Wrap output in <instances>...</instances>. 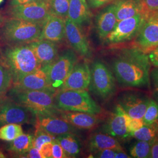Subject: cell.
Listing matches in <instances>:
<instances>
[{
  "label": "cell",
  "instance_id": "26",
  "mask_svg": "<svg viewBox=\"0 0 158 158\" xmlns=\"http://www.w3.org/2000/svg\"><path fill=\"white\" fill-rule=\"evenodd\" d=\"M56 140L62 147L68 157H76L80 152V143L74 134L69 133L56 136Z\"/></svg>",
  "mask_w": 158,
  "mask_h": 158
},
{
  "label": "cell",
  "instance_id": "37",
  "mask_svg": "<svg viewBox=\"0 0 158 158\" xmlns=\"http://www.w3.org/2000/svg\"><path fill=\"white\" fill-rule=\"evenodd\" d=\"M115 0H87V2L92 9H97L111 3Z\"/></svg>",
  "mask_w": 158,
  "mask_h": 158
},
{
  "label": "cell",
  "instance_id": "22",
  "mask_svg": "<svg viewBox=\"0 0 158 158\" xmlns=\"http://www.w3.org/2000/svg\"><path fill=\"white\" fill-rule=\"evenodd\" d=\"M90 8L87 0H69L68 18L80 27L90 23Z\"/></svg>",
  "mask_w": 158,
  "mask_h": 158
},
{
  "label": "cell",
  "instance_id": "4",
  "mask_svg": "<svg viewBox=\"0 0 158 158\" xmlns=\"http://www.w3.org/2000/svg\"><path fill=\"white\" fill-rule=\"evenodd\" d=\"M42 28L40 23L11 18L4 23L0 35L10 45L29 44L40 39Z\"/></svg>",
  "mask_w": 158,
  "mask_h": 158
},
{
  "label": "cell",
  "instance_id": "25",
  "mask_svg": "<svg viewBox=\"0 0 158 158\" xmlns=\"http://www.w3.org/2000/svg\"><path fill=\"white\" fill-rule=\"evenodd\" d=\"M34 136L23 134L18 136L15 139L6 145V150L17 156H23L33 147Z\"/></svg>",
  "mask_w": 158,
  "mask_h": 158
},
{
  "label": "cell",
  "instance_id": "20",
  "mask_svg": "<svg viewBox=\"0 0 158 158\" xmlns=\"http://www.w3.org/2000/svg\"><path fill=\"white\" fill-rule=\"evenodd\" d=\"M117 22L114 3L100 11L96 18V31L99 39L105 40Z\"/></svg>",
  "mask_w": 158,
  "mask_h": 158
},
{
  "label": "cell",
  "instance_id": "5",
  "mask_svg": "<svg viewBox=\"0 0 158 158\" xmlns=\"http://www.w3.org/2000/svg\"><path fill=\"white\" fill-rule=\"evenodd\" d=\"M55 103L60 110L99 114L102 109L86 90H61L55 94Z\"/></svg>",
  "mask_w": 158,
  "mask_h": 158
},
{
  "label": "cell",
  "instance_id": "3",
  "mask_svg": "<svg viewBox=\"0 0 158 158\" xmlns=\"http://www.w3.org/2000/svg\"><path fill=\"white\" fill-rule=\"evenodd\" d=\"M55 93L51 91L23 90L11 87L8 97L27 108L35 115H59L60 110L55 103Z\"/></svg>",
  "mask_w": 158,
  "mask_h": 158
},
{
  "label": "cell",
  "instance_id": "32",
  "mask_svg": "<svg viewBox=\"0 0 158 158\" xmlns=\"http://www.w3.org/2000/svg\"><path fill=\"white\" fill-rule=\"evenodd\" d=\"M142 120L144 125L152 124L158 121V104L155 100L149 98Z\"/></svg>",
  "mask_w": 158,
  "mask_h": 158
},
{
  "label": "cell",
  "instance_id": "39",
  "mask_svg": "<svg viewBox=\"0 0 158 158\" xmlns=\"http://www.w3.org/2000/svg\"><path fill=\"white\" fill-rule=\"evenodd\" d=\"M142 2L147 11H158V0H142Z\"/></svg>",
  "mask_w": 158,
  "mask_h": 158
},
{
  "label": "cell",
  "instance_id": "27",
  "mask_svg": "<svg viewBox=\"0 0 158 158\" xmlns=\"http://www.w3.org/2000/svg\"><path fill=\"white\" fill-rule=\"evenodd\" d=\"M158 134V120L151 125H144L132 134L138 141H152Z\"/></svg>",
  "mask_w": 158,
  "mask_h": 158
},
{
  "label": "cell",
  "instance_id": "31",
  "mask_svg": "<svg viewBox=\"0 0 158 158\" xmlns=\"http://www.w3.org/2000/svg\"><path fill=\"white\" fill-rule=\"evenodd\" d=\"M69 0H50L49 10L51 14L63 19L68 18Z\"/></svg>",
  "mask_w": 158,
  "mask_h": 158
},
{
  "label": "cell",
  "instance_id": "41",
  "mask_svg": "<svg viewBox=\"0 0 158 158\" xmlns=\"http://www.w3.org/2000/svg\"><path fill=\"white\" fill-rule=\"evenodd\" d=\"M23 158H42L40 149L32 147L28 152L27 153Z\"/></svg>",
  "mask_w": 158,
  "mask_h": 158
},
{
  "label": "cell",
  "instance_id": "1",
  "mask_svg": "<svg viewBox=\"0 0 158 158\" xmlns=\"http://www.w3.org/2000/svg\"><path fill=\"white\" fill-rule=\"evenodd\" d=\"M151 66L147 53L136 46L122 49L112 62L115 79L125 87H149Z\"/></svg>",
  "mask_w": 158,
  "mask_h": 158
},
{
  "label": "cell",
  "instance_id": "42",
  "mask_svg": "<svg viewBox=\"0 0 158 158\" xmlns=\"http://www.w3.org/2000/svg\"><path fill=\"white\" fill-rule=\"evenodd\" d=\"M149 158H158V134L153 141Z\"/></svg>",
  "mask_w": 158,
  "mask_h": 158
},
{
  "label": "cell",
  "instance_id": "6",
  "mask_svg": "<svg viewBox=\"0 0 158 158\" xmlns=\"http://www.w3.org/2000/svg\"><path fill=\"white\" fill-rule=\"evenodd\" d=\"M77 61L74 52L68 49L62 52L52 63L42 67L47 74L49 85L53 92L56 93L62 89L66 79Z\"/></svg>",
  "mask_w": 158,
  "mask_h": 158
},
{
  "label": "cell",
  "instance_id": "28",
  "mask_svg": "<svg viewBox=\"0 0 158 158\" xmlns=\"http://www.w3.org/2000/svg\"><path fill=\"white\" fill-rule=\"evenodd\" d=\"M23 134L21 125L18 124H9L0 127V139L11 142Z\"/></svg>",
  "mask_w": 158,
  "mask_h": 158
},
{
  "label": "cell",
  "instance_id": "18",
  "mask_svg": "<svg viewBox=\"0 0 158 158\" xmlns=\"http://www.w3.org/2000/svg\"><path fill=\"white\" fill-rule=\"evenodd\" d=\"M42 67L53 62L58 56V46L56 42L38 40L28 44Z\"/></svg>",
  "mask_w": 158,
  "mask_h": 158
},
{
  "label": "cell",
  "instance_id": "29",
  "mask_svg": "<svg viewBox=\"0 0 158 158\" xmlns=\"http://www.w3.org/2000/svg\"><path fill=\"white\" fill-rule=\"evenodd\" d=\"M153 141H138L136 142L130 149V155L131 158H149Z\"/></svg>",
  "mask_w": 158,
  "mask_h": 158
},
{
  "label": "cell",
  "instance_id": "16",
  "mask_svg": "<svg viewBox=\"0 0 158 158\" xmlns=\"http://www.w3.org/2000/svg\"><path fill=\"white\" fill-rule=\"evenodd\" d=\"M90 79L89 64L87 63L77 62L66 79L61 90H86L89 87Z\"/></svg>",
  "mask_w": 158,
  "mask_h": 158
},
{
  "label": "cell",
  "instance_id": "23",
  "mask_svg": "<svg viewBox=\"0 0 158 158\" xmlns=\"http://www.w3.org/2000/svg\"><path fill=\"white\" fill-rule=\"evenodd\" d=\"M114 4L118 21L146 11L142 0H117Z\"/></svg>",
  "mask_w": 158,
  "mask_h": 158
},
{
  "label": "cell",
  "instance_id": "10",
  "mask_svg": "<svg viewBox=\"0 0 158 158\" xmlns=\"http://www.w3.org/2000/svg\"><path fill=\"white\" fill-rule=\"evenodd\" d=\"M50 14L49 2L48 0H40L14 6L10 9L12 18L41 25H43Z\"/></svg>",
  "mask_w": 158,
  "mask_h": 158
},
{
  "label": "cell",
  "instance_id": "34",
  "mask_svg": "<svg viewBox=\"0 0 158 158\" xmlns=\"http://www.w3.org/2000/svg\"><path fill=\"white\" fill-rule=\"evenodd\" d=\"M144 125L142 119L132 118L128 115L127 117V127L130 133L133 134L134 132L139 130Z\"/></svg>",
  "mask_w": 158,
  "mask_h": 158
},
{
  "label": "cell",
  "instance_id": "47",
  "mask_svg": "<svg viewBox=\"0 0 158 158\" xmlns=\"http://www.w3.org/2000/svg\"><path fill=\"white\" fill-rule=\"evenodd\" d=\"M6 158L5 155L2 153V152L1 151V149H0V158Z\"/></svg>",
  "mask_w": 158,
  "mask_h": 158
},
{
  "label": "cell",
  "instance_id": "50",
  "mask_svg": "<svg viewBox=\"0 0 158 158\" xmlns=\"http://www.w3.org/2000/svg\"><path fill=\"white\" fill-rule=\"evenodd\" d=\"M49 1H50V0H49Z\"/></svg>",
  "mask_w": 158,
  "mask_h": 158
},
{
  "label": "cell",
  "instance_id": "43",
  "mask_svg": "<svg viewBox=\"0 0 158 158\" xmlns=\"http://www.w3.org/2000/svg\"><path fill=\"white\" fill-rule=\"evenodd\" d=\"M150 78L152 81L153 85L155 89L158 91V68L153 69L150 73Z\"/></svg>",
  "mask_w": 158,
  "mask_h": 158
},
{
  "label": "cell",
  "instance_id": "14",
  "mask_svg": "<svg viewBox=\"0 0 158 158\" xmlns=\"http://www.w3.org/2000/svg\"><path fill=\"white\" fill-rule=\"evenodd\" d=\"M127 117L128 115L117 104L103 126L104 132L120 140H127L132 137L128 129Z\"/></svg>",
  "mask_w": 158,
  "mask_h": 158
},
{
  "label": "cell",
  "instance_id": "49",
  "mask_svg": "<svg viewBox=\"0 0 158 158\" xmlns=\"http://www.w3.org/2000/svg\"><path fill=\"white\" fill-rule=\"evenodd\" d=\"M3 1H4V0H0V4L2 3V2Z\"/></svg>",
  "mask_w": 158,
  "mask_h": 158
},
{
  "label": "cell",
  "instance_id": "46",
  "mask_svg": "<svg viewBox=\"0 0 158 158\" xmlns=\"http://www.w3.org/2000/svg\"><path fill=\"white\" fill-rule=\"evenodd\" d=\"M3 21H4L3 17L0 14V27H1V26L2 25V23H3Z\"/></svg>",
  "mask_w": 158,
  "mask_h": 158
},
{
  "label": "cell",
  "instance_id": "7",
  "mask_svg": "<svg viewBox=\"0 0 158 158\" xmlns=\"http://www.w3.org/2000/svg\"><path fill=\"white\" fill-rule=\"evenodd\" d=\"M90 71L91 90L102 100L110 99L117 91L116 80L112 72L100 60L93 63Z\"/></svg>",
  "mask_w": 158,
  "mask_h": 158
},
{
  "label": "cell",
  "instance_id": "19",
  "mask_svg": "<svg viewBox=\"0 0 158 158\" xmlns=\"http://www.w3.org/2000/svg\"><path fill=\"white\" fill-rule=\"evenodd\" d=\"M66 38L65 19L50 14L42 25L39 40H46L54 42H62Z\"/></svg>",
  "mask_w": 158,
  "mask_h": 158
},
{
  "label": "cell",
  "instance_id": "38",
  "mask_svg": "<svg viewBox=\"0 0 158 158\" xmlns=\"http://www.w3.org/2000/svg\"><path fill=\"white\" fill-rule=\"evenodd\" d=\"M52 142H47L40 148V152L42 158H52Z\"/></svg>",
  "mask_w": 158,
  "mask_h": 158
},
{
  "label": "cell",
  "instance_id": "44",
  "mask_svg": "<svg viewBox=\"0 0 158 158\" xmlns=\"http://www.w3.org/2000/svg\"><path fill=\"white\" fill-rule=\"evenodd\" d=\"M40 1V0H10V5L11 6H14L28 3V2H32L35 1Z\"/></svg>",
  "mask_w": 158,
  "mask_h": 158
},
{
  "label": "cell",
  "instance_id": "40",
  "mask_svg": "<svg viewBox=\"0 0 158 158\" xmlns=\"http://www.w3.org/2000/svg\"><path fill=\"white\" fill-rule=\"evenodd\" d=\"M151 64L158 68V47L147 53Z\"/></svg>",
  "mask_w": 158,
  "mask_h": 158
},
{
  "label": "cell",
  "instance_id": "30",
  "mask_svg": "<svg viewBox=\"0 0 158 158\" xmlns=\"http://www.w3.org/2000/svg\"><path fill=\"white\" fill-rule=\"evenodd\" d=\"M12 85V76L9 69L0 62V100L6 95Z\"/></svg>",
  "mask_w": 158,
  "mask_h": 158
},
{
  "label": "cell",
  "instance_id": "17",
  "mask_svg": "<svg viewBox=\"0 0 158 158\" xmlns=\"http://www.w3.org/2000/svg\"><path fill=\"white\" fill-rule=\"evenodd\" d=\"M149 100V98L139 94L127 93L121 97L118 104L131 118L142 119Z\"/></svg>",
  "mask_w": 158,
  "mask_h": 158
},
{
  "label": "cell",
  "instance_id": "48",
  "mask_svg": "<svg viewBox=\"0 0 158 158\" xmlns=\"http://www.w3.org/2000/svg\"><path fill=\"white\" fill-rule=\"evenodd\" d=\"M155 95H156V100H157L158 104V91H157V92H156V93Z\"/></svg>",
  "mask_w": 158,
  "mask_h": 158
},
{
  "label": "cell",
  "instance_id": "12",
  "mask_svg": "<svg viewBox=\"0 0 158 158\" xmlns=\"http://www.w3.org/2000/svg\"><path fill=\"white\" fill-rule=\"evenodd\" d=\"M65 35L69 45L80 56L90 59L92 50L81 27L70 20L65 19Z\"/></svg>",
  "mask_w": 158,
  "mask_h": 158
},
{
  "label": "cell",
  "instance_id": "2",
  "mask_svg": "<svg viewBox=\"0 0 158 158\" xmlns=\"http://www.w3.org/2000/svg\"><path fill=\"white\" fill-rule=\"evenodd\" d=\"M1 62L9 69L12 80L42 68L28 44L6 46L2 53Z\"/></svg>",
  "mask_w": 158,
  "mask_h": 158
},
{
  "label": "cell",
  "instance_id": "15",
  "mask_svg": "<svg viewBox=\"0 0 158 158\" xmlns=\"http://www.w3.org/2000/svg\"><path fill=\"white\" fill-rule=\"evenodd\" d=\"M12 87L23 90L52 91L49 85L47 74L42 67L32 73L13 79Z\"/></svg>",
  "mask_w": 158,
  "mask_h": 158
},
{
  "label": "cell",
  "instance_id": "21",
  "mask_svg": "<svg viewBox=\"0 0 158 158\" xmlns=\"http://www.w3.org/2000/svg\"><path fill=\"white\" fill-rule=\"evenodd\" d=\"M59 115L74 128L81 130L93 129L100 121L97 114L85 112L60 110Z\"/></svg>",
  "mask_w": 158,
  "mask_h": 158
},
{
  "label": "cell",
  "instance_id": "13",
  "mask_svg": "<svg viewBox=\"0 0 158 158\" xmlns=\"http://www.w3.org/2000/svg\"><path fill=\"white\" fill-rule=\"evenodd\" d=\"M35 127L55 136L69 133L75 134L77 132L76 128L59 115H36Z\"/></svg>",
  "mask_w": 158,
  "mask_h": 158
},
{
  "label": "cell",
  "instance_id": "11",
  "mask_svg": "<svg viewBox=\"0 0 158 158\" xmlns=\"http://www.w3.org/2000/svg\"><path fill=\"white\" fill-rule=\"evenodd\" d=\"M135 46L145 53L158 47V11L148 12L135 38Z\"/></svg>",
  "mask_w": 158,
  "mask_h": 158
},
{
  "label": "cell",
  "instance_id": "9",
  "mask_svg": "<svg viewBox=\"0 0 158 158\" xmlns=\"http://www.w3.org/2000/svg\"><path fill=\"white\" fill-rule=\"evenodd\" d=\"M35 120L34 113L10 97L0 100V127L9 124H32Z\"/></svg>",
  "mask_w": 158,
  "mask_h": 158
},
{
  "label": "cell",
  "instance_id": "35",
  "mask_svg": "<svg viewBox=\"0 0 158 158\" xmlns=\"http://www.w3.org/2000/svg\"><path fill=\"white\" fill-rule=\"evenodd\" d=\"M52 158H68L67 155L63 150L62 147L55 139L52 142Z\"/></svg>",
  "mask_w": 158,
  "mask_h": 158
},
{
  "label": "cell",
  "instance_id": "33",
  "mask_svg": "<svg viewBox=\"0 0 158 158\" xmlns=\"http://www.w3.org/2000/svg\"><path fill=\"white\" fill-rule=\"evenodd\" d=\"M36 130L33 138V147L40 149L45 143L52 142L56 139V136L52 135L45 131L35 127Z\"/></svg>",
  "mask_w": 158,
  "mask_h": 158
},
{
  "label": "cell",
  "instance_id": "45",
  "mask_svg": "<svg viewBox=\"0 0 158 158\" xmlns=\"http://www.w3.org/2000/svg\"><path fill=\"white\" fill-rule=\"evenodd\" d=\"M131 158V156L125 152L124 151H123V149H121V150L117 151V152H116L115 156V158Z\"/></svg>",
  "mask_w": 158,
  "mask_h": 158
},
{
  "label": "cell",
  "instance_id": "8",
  "mask_svg": "<svg viewBox=\"0 0 158 158\" xmlns=\"http://www.w3.org/2000/svg\"><path fill=\"white\" fill-rule=\"evenodd\" d=\"M148 11L118 21L112 32L105 40L110 45H117L129 42L136 37L147 18Z\"/></svg>",
  "mask_w": 158,
  "mask_h": 158
},
{
  "label": "cell",
  "instance_id": "36",
  "mask_svg": "<svg viewBox=\"0 0 158 158\" xmlns=\"http://www.w3.org/2000/svg\"><path fill=\"white\" fill-rule=\"evenodd\" d=\"M117 149H106L94 153V158H115Z\"/></svg>",
  "mask_w": 158,
  "mask_h": 158
},
{
  "label": "cell",
  "instance_id": "24",
  "mask_svg": "<svg viewBox=\"0 0 158 158\" xmlns=\"http://www.w3.org/2000/svg\"><path fill=\"white\" fill-rule=\"evenodd\" d=\"M88 148L93 153L106 149H123L117 138L105 132H96L91 136L88 142Z\"/></svg>",
  "mask_w": 158,
  "mask_h": 158
}]
</instances>
